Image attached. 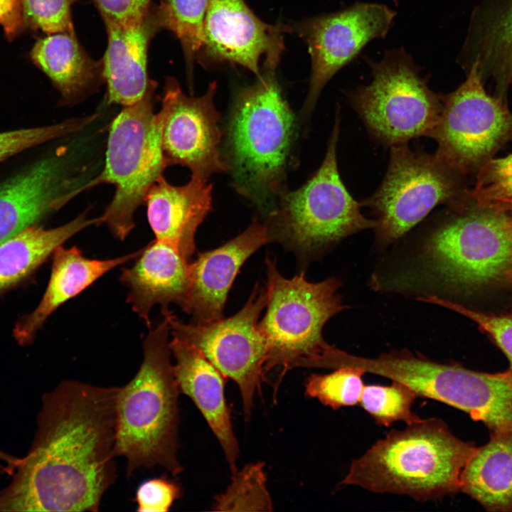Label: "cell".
<instances>
[{"instance_id":"cell-32","label":"cell","mask_w":512,"mask_h":512,"mask_svg":"<svg viewBox=\"0 0 512 512\" xmlns=\"http://www.w3.org/2000/svg\"><path fill=\"white\" fill-rule=\"evenodd\" d=\"M75 0H22L26 28L48 34L73 31L70 9Z\"/></svg>"},{"instance_id":"cell-15","label":"cell","mask_w":512,"mask_h":512,"mask_svg":"<svg viewBox=\"0 0 512 512\" xmlns=\"http://www.w3.org/2000/svg\"><path fill=\"white\" fill-rule=\"evenodd\" d=\"M290 25H271L260 19L245 0H210L196 60L205 68L225 63L240 65L257 78L275 72Z\"/></svg>"},{"instance_id":"cell-25","label":"cell","mask_w":512,"mask_h":512,"mask_svg":"<svg viewBox=\"0 0 512 512\" xmlns=\"http://www.w3.org/2000/svg\"><path fill=\"white\" fill-rule=\"evenodd\" d=\"M100 224V216L91 218L85 211L53 228L30 226L0 244V293L31 274L73 236Z\"/></svg>"},{"instance_id":"cell-13","label":"cell","mask_w":512,"mask_h":512,"mask_svg":"<svg viewBox=\"0 0 512 512\" xmlns=\"http://www.w3.org/2000/svg\"><path fill=\"white\" fill-rule=\"evenodd\" d=\"M396 13L386 5L356 3L343 10L290 25L307 45L311 73L308 93L300 112L312 113L326 83L350 63L371 41L384 38Z\"/></svg>"},{"instance_id":"cell-34","label":"cell","mask_w":512,"mask_h":512,"mask_svg":"<svg viewBox=\"0 0 512 512\" xmlns=\"http://www.w3.org/2000/svg\"><path fill=\"white\" fill-rule=\"evenodd\" d=\"M181 495L179 485L166 476L147 480L137 491V511L166 512Z\"/></svg>"},{"instance_id":"cell-28","label":"cell","mask_w":512,"mask_h":512,"mask_svg":"<svg viewBox=\"0 0 512 512\" xmlns=\"http://www.w3.org/2000/svg\"><path fill=\"white\" fill-rule=\"evenodd\" d=\"M388 385H364L359 404L382 426L388 427L395 422L407 425L422 420L412 411V406L418 397L407 385L392 380Z\"/></svg>"},{"instance_id":"cell-30","label":"cell","mask_w":512,"mask_h":512,"mask_svg":"<svg viewBox=\"0 0 512 512\" xmlns=\"http://www.w3.org/2000/svg\"><path fill=\"white\" fill-rule=\"evenodd\" d=\"M93 121L91 115L59 123L0 132V162L29 149L75 134Z\"/></svg>"},{"instance_id":"cell-22","label":"cell","mask_w":512,"mask_h":512,"mask_svg":"<svg viewBox=\"0 0 512 512\" xmlns=\"http://www.w3.org/2000/svg\"><path fill=\"white\" fill-rule=\"evenodd\" d=\"M142 249L107 260L90 259L75 246H59L53 254L50 279L36 309L16 321L13 334L21 346L33 343L48 316L62 304L76 297L105 274L135 260Z\"/></svg>"},{"instance_id":"cell-9","label":"cell","mask_w":512,"mask_h":512,"mask_svg":"<svg viewBox=\"0 0 512 512\" xmlns=\"http://www.w3.org/2000/svg\"><path fill=\"white\" fill-rule=\"evenodd\" d=\"M367 62L372 81L348 95L368 131L390 146L431 137L442 110L441 96L428 87L412 57L396 48L386 51L379 61Z\"/></svg>"},{"instance_id":"cell-31","label":"cell","mask_w":512,"mask_h":512,"mask_svg":"<svg viewBox=\"0 0 512 512\" xmlns=\"http://www.w3.org/2000/svg\"><path fill=\"white\" fill-rule=\"evenodd\" d=\"M470 195L479 207L504 209L512 206V154L484 163Z\"/></svg>"},{"instance_id":"cell-5","label":"cell","mask_w":512,"mask_h":512,"mask_svg":"<svg viewBox=\"0 0 512 512\" xmlns=\"http://www.w3.org/2000/svg\"><path fill=\"white\" fill-rule=\"evenodd\" d=\"M267 311L259 328L267 343L263 378L278 368V380L295 368H324L332 348L322 330L334 315L346 309L337 290L341 282L329 278L310 282L301 272L284 277L276 259L266 257Z\"/></svg>"},{"instance_id":"cell-11","label":"cell","mask_w":512,"mask_h":512,"mask_svg":"<svg viewBox=\"0 0 512 512\" xmlns=\"http://www.w3.org/2000/svg\"><path fill=\"white\" fill-rule=\"evenodd\" d=\"M441 100L431 137L437 143L435 154L457 172L480 168L512 137V113L501 99L485 90L479 58L465 81Z\"/></svg>"},{"instance_id":"cell-23","label":"cell","mask_w":512,"mask_h":512,"mask_svg":"<svg viewBox=\"0 0 512 512\" xmlns=\"http://www.w3.org/2000/svg\"><path fill=\"white\" fill-rule=\"evenodd\" d=\"M30 57L60 94V106L81 102L96 92L104 81L102 61L89 57L79 44L74 30L38 39Z\"/></svg>"},{"instance_id":"cell-40","label":"cell","mask_w":512,"mask_h":512,"mask_svg":"<svg viewBox=\"0 0 512 512\" xmlns=\"http://www.w3.org/2000/svg\"><path fill=\"white\" fill-rule=\"evenodd\" d=\"M510 80H511V82H512V73H511V75H510Z\"/></svg>"},{"instance_id":"cell-39","label":"cell","mask_w":512,"mask_h":512,"mask_svg":"<svg viewBox=\"0 0 512 512\" xmlns=\"http://www.w3.org/2000/svg\"><path fill=\"white\" fill-rule=\"evenodd\" d=\"M503 210H512V206H509V207H508V208H504V209H503Z\"/></svg>"},{"instance_id":"cell-10","label":"cell","mask_w":512,"mask_h":512,"mask_svg":"<svg viewBox=\"0 0 512 512\" xmlns=\"http://www.w3.org/2000/svg\"><path fill=\"white\" fill-rule=\"evenodd\" d=\"M437 154L391 146L389 166L377 189L363 204L377 216L375 238L386 246L420 223L434 208L458 196L456 174Z\"/></svg>"},{"instance_id":"cell-37","label":"cell","mask_w":512,"mask_h":512,"mask_svg":"<svg viewBox=\"0 0 512 512\" xmlns=\"http://www.w3.org/2000/svg\"><path fill=\"white\" fill-rule=\"evenodd\" d=\"M0 25L8 41H13L25 27L22 0H0Z\"/></svg>"},{"instance_id":"cell-21","label":"cell","mask_w":512,"mask_h":512,"mask_svg":"<svg viewBox=\"0 0 512 512\" xmlns=\"http://www.w3.org/2000/svg\"><path fill=\"white\" fill-rule=\"evenodd\" d=\"M212 191L211 183L196 178L183 186L159 178L144 198L155 239L173 245L189 260L196 250V230L212 209Z\"/></svg>"},{"instance_id":"cell-12","label":"cell","mask_w":512,"mask_h":512,"mask_svg":"<svg viewBox=\"0 0 512 512\" xmlns=\"http://www.w3.org/2000/svg\"><path fill=\"white\" fill-rule=\"evenodd\" d=\"M267 303L266 287L256 284L245 306L235 315L209 324H186L169 309L161 310L174 337L199 350L226 378L238 385L246 420L263 378L267 343L259 317Z\"/></svg>"},{"instance_id":"cell-35","label":"cell","mask_w":512,"mask_h":512,"mask_svg":"<svg viewBox=\"0 0 512 512\" xmlns=\"http://www.w3.org/2000/svg\"><path fill=\"white\" fill-rule=\"evenodd\" d=\"M487 58L500 70L512 73V5L491 28L489 34Z\"/></svg>"},{"instance_id":"cell-27","label":"cell","mask_w":512,"mask_h":512,"mask_svg":"<svg viewBox=\"0 0 512 512\" xmlns=\"http://www.w3.org/2000/svg\"><path fill=\"white\" fill-rule=\"evenodd\" d=\"M209 1L164 0L157 6L163 28L173 32L181 44L191 80Z\"/></svg>"},{"instance_id":"cell-4","label":"cell","mask_w":512,"mask_h":512,"mask_svg":"<svg viewBox=\"0 0 512 512\" xmlns=\"http://www.w3.org/2000/svg\"><path fill=\"white\" fill-rule=\"evenodd\" d=\"M476 449L442 420L422 419L402 430H392L353 460L340 484L436 500L459 491L462 469Z\"/></svg>"},{"instance_id":"cell-2","label":"cell","mask_w":512,"mask_h":512,"mask_svg":"<svg viewBox=\"0 0 512 512\" xmlns=\"http://www.w3.org/2000/svg\"><path fill=\"white\" fill-rule=\"evenodd\" d=\"M297 131L275 72L262 71L255 82L237 92L223 133V156L232 187L268 214L287 188Z\"/></svg>"},{"instance_id":"cell-1","label":"cell","mask_w":512,"mask_h":512,"mask_svg":"<svg viewBox=\"0 0 512 512\" xmlns=\"http://www.w3.org/2000/svg\"><path fill=\"white\" fill-rule=\"evenodd\" d=\"M119 387L61 382L45 393L28 454L0 491V511H97L116 477Z\"/></svg>"},{"instance_id":"cell-14","label":"cell","mask_w":512,"mask_h":512,"mask_svg":"<svg viewBox=\"0 0 512 512\" xmlns=\"http://www.w3.org/2000/svg\"><path fill=\"white\" fill-rule=\"evenodd\" d=\"M216 89L214 81L205 94L191 97L176 79L168 77L160 98L161 146L167 167L185 166L191 177L206 181L214 174L229 171L221 149V114L213 102Z\"/></svg>"},{"instance_id":"cell-29","label":"cell","mask_w":512,"mask_h":512,"mask_svg":"<svg viewBox=\"0 0 512 512\" xmlns=\"http://www.w3.org/2000/svg\"><path fill=\"white\" fill-rule=\"evenodd\" d=\"M328 374H311L305 383V395L334 410L359 404L364 384L362 369L342 366Z\"/></svg>"},{"instance_id":"cell-7","label":"cell","mask_w":512,"mask_h":512,"mask_svg":"<svg viewBox=\"0 0 512 512\" xmlns=\"http://www.w3.org/2000/svg\"><path fill=\"white\" fill-rule=\"evenodd\" d=\"M152 85L134 105L124 107L111 122L102 171L71 195L103 183L114 187V196L100 215L102 223L119 240L135 227L134 216L150 188L167 168L161 146L162 117L155 112Z\"/></svg>"},{"instance_id":"cell-3","label":"cell","mask_w":512,"mask_h":512,"mask_svg":"<svg viewBox=\"0 0 512 512\" xmlns=\"http://www.w3.org/2000/svg\"><path fill=\"white\" fill-rule=\"evenodd\" d=\"M170 333L165 317L149 329L139 369L119 387L114 453L126 459L129 476L139 468L156 466L174 476L183 471L178 458L181 391L171 361Z\"/></svg>"},{"instance_id":"cell-19","label":"cell","mask_w":512,"mask_h":512,"mask_svg":"<svg viewBox=\"0 0 512 512\" xmlns=\"http://www.w3.org/2000/svg\"><path fill=\"white\" fill-rule=\"evenodd\" d=\"M188 260L173 245L155 239L143 247L136 262L122 270L119 281L128 289L127 302L151 327L150 313L160 305L183 306L189 286Z\"/></svg>"},{"instance_id":"cell-24","label":"cell","mask_w":512,"mask_h":512,"mask_svg":"<svg viewBox=\"0 0 512 512\" xmlns=\"http://www.w3.org/2000/svg\"><path fill=\"white\" fill-rule=\"evenodd\" d=\"M459 491L491 511H512V433H492L462 469Z\"/></svg>"},{"instance_id":"cell-20","label":"cell","mask_w":512,"mask_h":512,"mask_svg":"<svg viewBox=\"0 0 512 512\" xmlns=\"http://www.w3.org/2000/svg\"><path fill=\"white\" fill-rule=\"evenodd\" d=\"M169 347L181 393L198 407L220 443L231 473L235 472L240 447L225 397L226 378L188 343L173 336Z\"/></svg>"},{"instance_id":"cell-36","label":"cell","mask_w":512,"mask_h":512,"mask_svg":"<svg viewBox=\"0 0 512 512\" xmlns=\"http://www.w3.org/2000/svg\"><path fill=\"white\" fill-rule=\"evenodd\" d=\"M105 22L126 23L142 18L152 0H92Z\"/></svg>"},{"instance_id":"cell-38","label":"cell","mask_w":512,"mask_h":512,"mask_svg":"<svg viewBox=\"0 0 512 512\" xmlns=\"http://www.w3.org/2000/svg\"><path fill=\"white\" fill-rule=\"evenodd\" d=\"M0 461L5 462L8 466V474H13L21 462V458H16L0 451Z\"/></svg>"},{"instance_id":"cell-33","label":"cell","mask_w":512,"mask_h":512,"mask_svg":"<svg viewBox=\"0 0 512 512\" xmlns=\"http://www.w3.org/2000/svg\"><path fill=\"white\" fill-rule=\"evenodd\" d=\"M417 299L449 308L475 321L494 338L497 345L506 354L510 363L508 371L512 374V316L485 314L434 295H424Z\"/></svg>"},{"instance_id":"cell-17","label":"cell","mask_w":512,"mask_h":512,"mask_svg":"<svg viewBox=\"0 0 512 512\" xmlns=\"http://www.w3.org/2000/svg\"><path fill=\"white\" fill-rule=\"evenodd\" d=\"M271 238L267 224L255 221L242 233L221 246L198 254L189 263V286L182 310L194 324H209L223 318L229 290L241 266Z\"/></svg>"},{"instance_id":"cell-18","label":"cell","mask_w":512,"mask_h":512,"mask_svg":"<svg viewBox=\"0 0 512 512\" xmlns=\"http://www.w3.org/2000/svg\"><path fill=\"white\" fill-rule=\"evenodd\" d=\"M107 46L102 60L107 105L131 106L139 102L156 82L149 78L147 52L154 35L163 28L158 7L141 19L105 22Z\"/></svg>"},{"instance_id":"cell-8","label":"cell","mask_w":512,"mask_h":512,"mask_svg":"<svg viewBox=\"0 0 512 512\" xmlns=\"http://www.w3.org/2000/svg\"><path fill=\"white\" fill-rule=\"evenodd\" d=\"M340 112L334 124L324 159L316 171L299 188H288L277 197L268 214L271 241H278L300 253H312L368 228L375 220L366 218L339 175L336 146Z\"/></svg>"},{"instance_id":"cell-16","label":"cell","mask_w":512,"mask_h":512,"mask_svg":"<svg viewBox=\"0 0 512 512\" xmlns=\"http://www.w3.org/2000/svg\"><path fill=\"white\" fill-rule=\"evenodd\" d=\"M65 147L0 181V244L58 210L74 191Z\"/></svg>"},{"instance_id":"cell-6","label":"cell","mask_w":512,"mask_h":512,"mask_svg":"<svg viewBox=\"0 0 512 512\" xmlns=\"http://www.w3.org/2000/svg\"><path fill=\"white\" fill-rule=\"evenodd\" d=\"M480 208L437 224L423 242L420 267L400 286L466 289L504 275L512 267V213Z\"/></svg>"},{"instance_id":"cell-26","label":"cell","mask_w":512,"mask_h":512,"mask_svg":"<svg viewBox=\"0 0 512 512\" xmlns=\"http://www.w3.org/2000/svg\"><path fill=\"white\" fill-rule=\"evenodd\" d=\"M265 464L257 462L233 473L227 489L215 497V511H272V499L267 486Z\"/></svg>"}]
</instances>
